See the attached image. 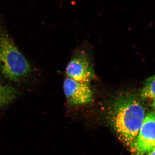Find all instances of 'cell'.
Masks as SVG:
<instances>
[{
  "mask_svg": "<svg viewBox=\"0 0 155 155\" xmlns=\"http://www.w3.org/2000/svg\"><path fill=\"white\" fill-rule=\"evenodd\" d=\"M66 73L69 78L81 82L89 83L94 76L93 68L88 59L81 55L75 56L69 61Z\"/></svg>",
  "mask_w": 155,
  "mask_h": 155,
  "instance_id": "cell-5",
  "label": "cell"
},
{
  "mask_svg": "<svg viewBox=\"0 0 155 155\" xmlns=\"http://www.w3.org/2000/svg\"><path fill=\"white\" fill-rule=\"evenodd\" d=\"M142 99L147 103L155 111V75L146 80L141 93Z\"/></svg>",
  "mask_w": 155,
  "mask_h": 155,
  "instance_id": "cell-7",
  "label": "cell"
},
{
  "mask_svg": "<svg viewBox=\"0 0 155 155\" xmlns=\"http://www.w3.org/2000/svg\"><path fill=\"white\" fill-rule=\"evenodd\" d=\"M63 88L67 102L72 105L87 104L93 99V91L88 82H79L67 77Z\"/></svg>",
  "mask_w": 155,
  "mask_h": 155,
  "instance_id": "cell-3",
  "label": "cell"
},
{
  "mask_svg": "<svg viewBox=\"0 0 155 155\" xmlns=\"http://www.w3.org/2000/svg\"><path fill=\"white\" fill-rule=\"evenodd\" d=\"M155 147V111L146 115L139 132L134 151L136 155L147 154Z\"/></svg>",
  "mask_w": 155,
  "mask_h": 155,
  "instance_id": "cell-4",
  "label": "cell"
},
{
  "mask_svg": "<svg viewBox=\"0 0 155 155\" xmlns=\"http://www.w3.org/2000/svg\"><path fill=\"white\" fill-rule=\"evenodd\" d=\"M19 94V91L14 87L0 83V110L13 103Z\"/></svg>",
  "mask_w": 155,
  "mask_h": 155,
  "instance_id": "cell-6",
  "label": "cell"
},
{
  "mask_svg": "<svg viewBox=\"0 0 155 155\" xmlns=\"http://www.w3.org/2000/svg\"><path fill=\"white\" fill-rule=\"evenodd\" d=\"M147 154V155H155V147L152 149Z\"/></svg>",
  "mask_w": 155,
  "mask_h": 155,
  "instance_id": "cell-8",
  "label": "cell"
},
{
  "mask_svg": "<svg viewBox=\"0 0 155 155\" xmlns=\"http://www.w3.org/2000/svg\"><path fill=\"white\" fill-rule=\"evenodd\" d=\"M109 118L114 130L134 151L146 114L144 107L134 94L117 95L109 102Z\"/></svg>",
  "mask_w": 155,
  "mask_h": 155,
  "instance_id": "cell-1",
  "label": "cell"
},
{
  "mask_svg": "<svg viewBox=\"0 0 155 155\" xmlns=\"http://www.w3.org/2000/svg\"><path fill=\"white\" fill-rule=\"evenodd\" d=\"M32 71L31 66L0 24V73L6 79L19 82L26 79Z\"/></svg>",
  "mask_w": 155,
  "mask_h": 155,
  "instance_id": "cell-2",
  "label": "cell"
}]
</instances>
